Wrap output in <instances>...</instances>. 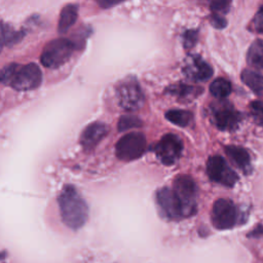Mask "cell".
<instances>
[{"label": "cell", "mask_w": 263, "mask_h": 263, "mask_svg": "<svg viewBox=\"0 0 263 263\" xmlns=\"http://www.w3.org/2000/svg\"><path fill=\"white\" fill-rule=\"evenodd\" d=\"M58 203L63 222L71 229H79L88 218L86 201L73 185H66L58 196Z\"/></svg>", "instance_id": "1"}, {"label": "cell", "mask_w": 263, "mask_h": 263, "mask_svg": "<svg viewBox=\"0 0 263 263\" xmlns=\"http://www.w3.org/2000/svg\"><path fill=\"white\" fill-rule=\"evenodd\" d=\"M0 82L18 91L37 88L42 82V72L35 63L8 64L0 70Z\"/></svg>", "instance_id": "2"}, {"label": "cell", "mask_w": 263, "mask_h": 263, "mask_svg": "<svg viewBox=\"0 0 263 263\" xmlns=\"http://www.w3.org/2000/svg\"><path fill=\"white\" fill-rule=\"evenodd\" d=\"M78 47L79 44L70 38L53 39L44 46L40 55L41 64L50 69L59 68L69 61Z\"/></svg>", "instance_id": "3"}, {"label": "cell", "mask_w": 263, "mask_h": 263, "mask_svg": "<svg viewBox=\"0 0 263 263\" xmlns=\"http://www.w3.org/2000/svg\"><path fill=\"white\" fill-rule=\"evenodd\" d=\"M119 105L127 111H136L144 105V93L135 76H127L117 82L115 87Z\"/></svg>", "instance_id": "4"}, {"label": "cell", "mask_w": 263, "mask_h": 263, "mask_svg": "<svg viewBox=\"0 0 263 263\" xmlns=\"http://www.w3.org/2000/svg\"><path fill=\"white\" fill-rule=\"evenodd\" d=\"M173 190L181 202L185 218L194 215L197 210V188L193 179L187 175L178 176L173 183Z\"/></svg>", "instance_id": "5"}, {"label": "cell", "mask_w": 263, "mask_h": 263, "mask_svg": "<svg viewBox=\"0 0 263 263\" xmlns=\"http://www.w3.org/2000/svg\"><path fill=\"white\" fill-rule=\"evenodd\" d=\"M146 146L145 136L139 132H132L118 140L115 146V153L120 160L132 161L143 155Z\"/></svg>", "instance_id": "6"}, {"label": "cell", "mask_w": 263, "mask_h": 263, "mask_svg": "<svg viewBox=\"0 0 263 263\" xmlns=\"http://www.w3.org/2000/svg\"><path fill=\"white\" fill-rule=\"evenodd\" d=\"M206 174L212 181L227 187H232L238 180L235 172L220 155L211 156L208 159Z\"/></svg>", "instance_id": "7"}, {"label": "cell", "mask_w": 263, "mask_h": 263, "mask_svg": "<svg viewBox=\"0 0 263 263\" xmlns=\"http://www.w3.org/2000/svg\"><path fill=\"white\" fill-rule=\"evenodd\" d=\"M214 124L221 130H234L240 122V113L228 102H219L211 108Z\"/></svg>", "instance_id": "8"}, {"label": "cell", "mask_w": 263, "mask_h": 263, "mask_svg": "<svg viewBox=\"0 0 263 263\" xmlns=\"http://www.w3.org/2000/svg\"><path fill=\"white\" fill-rule=\"evenodd\" d=\"M183 151L182 140L174 134L164 135L154 147L157 158L165 165L174 164Z\"/></svg>", "instance_id": "9"}, {"label": "cell", "mask_w": 263, "mask_h": 263, "mask_svg": "<svg viewBox=\"0 0 263 263\" xmlns=\"http://www.w3.org/2000/svg\"><path fill=\"white\" fill-rule=\"evenodd\" d=\"M238 214L235 204L227 198H219L215 201L212 211V221L218 229L232 228L237 222Z\"/></svg>", "instance_id": "10"}, {"label": "cell", "mask_w": 263, "mask_h": 263, "mask_svg": "<svg viewBox=\"0 0 263 263\" xmlns=\"http://www.w3.org/2000/svg\"><path fill=\"white\" fill-rule=\"evenodd\" d=\"M156 201L162 215L171 220L185 218L180 200L173 189L161 188L156 193Z\"/></svg>", "instance_id": "11"}, {"label": "cell", "mask_w": 263, "mask_h": 263, "mask_svg": "<svg viewBox=\"0 0 263 263\" xmlns=\"http://www.w3.org/2000/svg\"><path fill=\"white\" fill-rule=\"evenodd\" d=\"M183 71L185 75L193 81L206 80L213 74L211 66L197 54H191L186 59Z\"/></svg>", "instance_id": "12"}, {"label": "cell", "mask_w": 263, "mask_h": 263, "mask_svg": "<svg viewBox=\"0 0 263 263\" xmlns=\"http://www.w3.org/2000/svg\"><path fill=\"white\" fill-rule=\"evenodd\" d=\"M108 126L104 122L89 123L80 135V145L86 151L93 149L108 134Z\"/></svg>", "instance_id": "13"}, {"label": "cell", "mask_w": 263, "mask_h": 263, "mask_svg": "<svg viewBox=\"0 0 263 263\" xmlns=\"http://www.w3.org/2000/svg\"><path fill=\"white\" fill-rule=\"evenodd\" d=\"M225 152H226L227 156L229 157V159L231 160V162L236 167H238L246 174L250 172L251 157H250L249 152L246 149H243L242 147H239V146L230 145V146L225 147Z\"/></svg>", "instance_id": "14"}, {"label": "cell", "mask_w": 263, "mask_h": 263, "mask_svg": "<svg viewBox=\"0 0 263 263\" xmlns=\"http://www.w3.org/2000/svg\"><path fill=\"white\" fill-rule=\"evenodd\" d=\"M78 6L75 4H67L63 7L60 13L58 31L59 33H66L77 21Z\"/></svg>", "instance_id": "15"}, {"label": "cell", "mask_w": 263, "mask_h": 263, "mask_svg": "<svg viewBox=\"0 0 263 263\" xmlns=\"http://www.w3.org/2000/svg\"><path fill=\"white\" fill-rule=\"evenodd\" d=\"M166 91L182 102H188V101L196 98L199 93H201L202 88L193 86V85H189V84L179 83V84L170 86L166 89Z\"/></svg>", "instance_id": "16"}, {"label": "cell", "mask_w": 263, "mask_h": 263, "mask_svg": "<svg viewBox=\"0 0 263 263\" xmlns=\"http://www.w3.org/2000/svg\"><path fill=\"white\" fill-rule=\"evenodd\" d=\"M23 36V32L15 31L10 25L0 21V52L5 45H13L14 43L18 42Z\"/></svg>", "instance_id": "17"}, {"label": "cell", "mask_w": 263, "mask_h": 263, "mask_svg": "<svg viewBox=\"0 0 263 263\" xmlns=\"http://www.w3.org/2000/svg\"><path fill=\"white\" fill-rule=\"evenodd\" d=\"M240 78L242 82L256 95H263V75L252 71V70H243L241 72Z\"/></svg>", "instance_id": "18"}, {"label": "cell", "mask_w": 263, "mask_h": 263, "mask_svg": "<svg viewBox=\"0 0 263 263\" xmlns=\"http://www.w3.org/2000/svg\"><path fill=\"white\" fill-rule=\"evenodd\" d=\"M247 58L252 66L263 70V40L258 39L251 44Z\"/></svg>", "instance_id": "19"}, {"label": "cell", "mask_w": 263, "mask_h": 263, "mask_svg": "<svg viewBox=\"0 0 263 263\" xmlns=\"http://www.w3.org/2000/svg\"><path fill=\"white\" fill-rule=\"evenodd\" d=\"M210 91L212 96L219 100H223L231 92V84L225 78H217L210 85Z\"/></svg>", "instance_id": "20"}, {"label": "cell", "mask_w": 263, "mask_h": 263, "mask_svg": "<svg viewBox=\"0 0 263 263\" xmlns=\"http://www.w3.org/2000/svg\"><path fill=\"white\" fill-rule=\"evenodd\" d=\"M165 118L178 126H187L192 121V114L186 110H170L165 113Z\"/></svg>", "instance_id": "21"}, {"label": "cell", "mask_w": 263, "mask_h": 263, "mask_svg": "<svg viewBox=\"0 0 263 263\" xmlns=\"http://www.w3.org/2000/svg\"><path fill=\"white\" fill-rule=\"evenodd\" d=\"M142 126V120L135 115H123L118 120V130L125 132Z\"/></svg>", "instance_id": "22"}, {"label": "cell", "mask_w": 263, "mask_h": 263, "mask_svg": "<svg viewBox=\"0 0 263 263\" xmlns=\"http://www.w3.org/2000/svg\"><path fill=\"white\" fill-rule=\"evenodd\" d=\"M250 114L260 126H263V101H254L250 104Z\"/></svg>", "instance_id": "23"}, {"label": "cell", "mask_w": 263, "mask_h": 263, "mask_svg": "<svg viewBox=\"0 0 263 263\" xmlns=\"http://www.w3.org/2000/svg\"><path fill=\"white\" fill-rule=\"evenodd\" d=\"M249 28L253 32L263 34V6H261L254 15Z\"/></svg>", "instance_id": "24"}, {"label": "cell", "mask_w": 263, "mask_h": 263, "mask_svg": "<svg viewBox=\"0 0 263 263\" xmlns=\"http://www.w3.org/2000/svg\"><path fill=\"white\" fill-rule=\"evenodd\" d=\"M230 3L228 1H214L211 2V9L214 12V14L217 15H223L228 11Z\"/></svg>", "instance_id": "25"}, {"label": "cell", "mask_w": 263, "mask_h": 263, "mask_svg": "<svg viewBox=\"0 0 263 263\" xmlns=\"http://www.w3.org/2000/svg\"><path fill=\"white\" fill-rule=\"evenodd\" d=\"M196 40H197V34L195 31L190 30L185 32V34L183 35V43L186 48H191L195 44Z\"/></svg>", "instance_id": "26"}, {"label": "cell", "mask_w": 263, "mask_h": 263, "mask_svg": "<svg viewBox=\"0 0 263 263\" xmlns=\"http://www.w3.org/2000/svg\"><path fill=\"white\" fill-rule=\"evenodd\" d=\"M211 18H212V24H213V26L216 27V28H223V27H225V25H226V21H225L224 17L221 16V15L212 14Z\"/></svg>", "instance_id": "27"}, {"label": "cell", "mask_w": 263, "mask_h": 263, "mask_svg": "<svg viewBox=\"0 0 263 263\" xmlns=\"http://www.w3.org/2000/svg\"><path fill=\"white\" fill-rule=\"evenodd\" d=\"M98 4L103 8H109L110 6L118 4V2H111V1H98Z\"/></svg>", "instance_id": "28"}]
</instances>
